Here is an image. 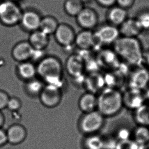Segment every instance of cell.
<instances>
[{
    "instance_id": "6da1fadb",
    "label": "cell",
    "mask_w": 149,
    "mask_h": 149,
    "mask_svg": "<svg viewBox=\"0 0 149 149\" xmlns=\"http://www.w3.org/2000/svg\"><path fill=\"white\" fill-rule=\"evenodd\" d=\"M113 49L120 60L130 66H142L145 51L138 37L120 36L113 45Z\"/></svg>"
},
{
    "instance_id": "d6a6232c",
    "label": "cell",
    "mask_w": 149,
    "mask_h": 149,
    "mask_svg": "<svg viewBox=\"0 0 149 149\" xmlns=\"http://www.w3.org/2000/svg\"><path fill=\"white\" fill-rule=\"evenodd\" d=\"M21 107V102L17 97H13L9 98L7 108L13 112L17 111Z\"/></svg>"
},
{
    "instance_id": "8fae6325",
    "label": "cell",
    "mask_w": 149,
    "mask_h": 149,
    "mask_svg": "<svg viewBox=\"0 0 149 149\" xmlns=\"http://www.w3.org/2000/svg\"><path fill=\"white\" fill-rule=\"evenodd\" d=\"M54 35L57 42L65 48L72 46L74 44L76 34L70 25L59 24Z\"/></svg>"
},
{
    "instance_id": "f546056e",
    "label": "cell",
    "mask_w": 149,
    "mask_h": 149,
    "mask_svg": "<svg viewBox=\"0 0 149 149\" xmlns=\"http://www.w3.org/2000/svg\"><path fill=\"white\" fill-rule=\"evenodd\" d=\"M135 18L143 32L149 31V10L141 11Z\"/></svg>"
},
{
    "instance_id": "f1b7e54d",
    "label": "cell",
    "mask_w": 149,
    "mask_h": 149,
    "mask_svg": "<svg viewBox=\"0 0 149 149\" xmlns=\"http://www.w3.org/2000/svg\"><path fill=\"white\" fill-rule=\"evenodd\" d=\"M44 87L42 81L35 78L28 81L26 86L28 93L33 95H40Z\"/></svg>"
},
{
    "instance_id": "9a60e30c",
    "label": "cell",
    "mask_w": 149,
    "mask_h": 149,
    "mask_svg": "<svg viewBox=\"0 0 149 149\" xmlns=\"http://www.w3.org/2000/svg\"><path fill=\"white\" fill-rule=\"evenodd\" d=\"M84 86L87 91L97 95L106 87L104 75L100 72L88 73V76H86Z\"/></svg>"
},
{
    "instance_id": "44dd1931",
    "label": "cell",
    "mask_w": 149,
    "mask_h": 149,
    "mask_svg": "<svg viewBox=\"0 0 149 149\" xmlns=\"http://www.w3.org/2000/svg\"><path fill=\"white\" fill-rule=\"evenodd\" d=\"M8 142L13 145H18L23 142L27 136V131L19 124L11 126L6 131Z\"/></svg>"
},
{
    "instance_id": "ab89813d",
    "label": "cell",
    "mask_w": 149,
    "mask_h": 149,
    "mask_svg": "<svg viewBox=\"0 0 149 149\" xmlns=\"http://www.w3.org/2000/svg\"><path fill=\"white\" fill-rule=\"evenodd\" d=\"M4 116L2 113L1 112V110H0V128H2V127L3 126V125L4 124Z\"/></svg>"
},
{
    "instance_id": "7c38bea8",
    "label": "cell",
    "mask_w": 149,
    "mask_h": 149,
    "mask_svg": "<svg viewBox=\"0 0 149 149\" xmlns=\"http://www.w3.org/2000/svg\"><path fill=\"white\" fill-rule=\"evenodd\" d=\"M39 95L42 103L48 108L56 107L61 100V90L48 85L45 86Z\"/></svg>"
},
{
    "instance_id": "3957f363",
    "label": "cell",
    "mask_w": 149,
    "mask_h": 149,
    "mask_svg": "<svg viewBox=\"0 0 149 149\" xmlns=\"http://www.w3.org/2000/svg\"><path fill=\"white\" fill-rule=\"evenodd\" d=\"M36 68L37 74L46 85L61 89L64 84L63 66L58 59L54 57H45L40 61Z\"/></svg>"
},
{
    "instance_id": "4316f807",
    "label": "cell",
    "mask_w": 149,
    "mask_h": 149,
    "mask_svg": "<svg viewBox=\"0 0 149 149\" xmlns=\"http://www.w3.org/2000/svg\"><path fill=\"white\" fill-rule=\"evenodd\" d=\"M58 25V22L55 18L47 16L42 18L39 29L47 35H50L55 33Z\"/></svg>"
},
{
    "instance_id": "8992f818",
    "label": "cell",
    "mask_w": 149,
    "mask_h": 149,
    "mask_svg": "<svg viewBox=\"0 0 149 149\" xmlns=\"http://www.w3.org/2000/svg\"><path fill=\"white\" fill-rule=\"evenodd\" d=\"M94 32L97 45L101 46H113L120 36L118 27L109 23L102 25Z\"/></svg>"
},
{
    "instance_id": "60d3db41",
    "label": "cell",
    "mask_w": 149,
    "mask_h": 149,
    "mask_svg": "<svg viewBox=\"0 0 149 149\" xmlns=\"http://www.w3.org/2000/svg\"><path fill=\"white\" fill-rule=\"evenodd\" d=\"M10 1H13V2H16L17 1H20V0H10Z\"/></svg>"
},
{
    "instance_id": "2e32d148",
    "label": "cell",
    "mask_w": 149,
    "mask_h": 149,
    "mask_svg": "<svg viewBox=\"0 0 149 149\" xmlns=\"http://www.w3.org/2000/svg\"><path fill=\"white\" fill-rule=\"evenodd\" d=\"M128 17V10L116 5L108 8L106 13L108 23L118 27H120Z\"/></svg>"
},
{
    "instance_id": "603a6c76",
    "label": "cell",
    "mask_w": 149,
    "mask_h": 149,
    "mask_svg": "<svg viewBox=\"0 0 149 149\" xmlns=\"http://www.w3.org/2000/svg\"><path fill=\"white\" fill-rule=\"evenodd\" d=\"M17 72L21 78L26 81L34 79L37 74V68L31 62H21L17 67Z\"/></svg>"
},
{
    "instance_id": "f35d334b",
    "label": "cell",
    "mask_w": 149,
    "mask_h": 149,
    "mask_svg": "<svg viewBox=\"0 0 149 149\" xmlns=\"http://www.w3.org/2000/svg\"><path fill=\"white\" fill-rule=\"evenodd\" d=\"M143 91V93H144V95H145L146 101H149V87H147L144 90V91Z\"/></svg>"
},
{
    "instance_id": "4fadbf2b",
    "label": "cell",
    "mask_w": 149,
    "mask_h": 149,
    "mask_svg": "<svg viewBox=\"0 0 149 149\" xmlns=\"http://www.w3.org/2000/svg\"><path fill=\"white\" fill-rule=\"evenodd\" d=\"M97 61L102 68L116 70L120 65V59L113 49H104L98 53Z\"/></svg>"
},
{
    "instance_id": "cb8c5ba5",
    "label": "cell",
    "mask_w": 149,
    "mask_h": 149,
    "mask_svg": "<svg viewBox=\"0 0 149 149\" xmlns=\"http://www.w3.org/2000/svg\"><path fill=\"white\" fill-rule=\"evenodd\" d=\"M133 118L139 126L149 127V104L145 103L134 111Z\"/></svg>"
},
{
    "instance_id": "d6986e66",
    "label": "cell",
    "mask_w": 149,
    "mask_h": 149,
    "mask_svg": "<svg viewBox=\"0 0 149 149\" xmlns=\"http://www.w3.org/2000/svg\"><path fill=\"white\" fill-rule=\"evenodd\" d=\"M42 18L34 11H27L23 13L21 24L25 29L29 31H36L40 29Z\"/></svg>"
},
{
    "instance_id": "ac0fdd59",
    "label": "cell",
    "mask_w": 149,
    "mask_h": 149,
    "mask_svg": "<svg viewBox=\"0 0 149 149\" xmlns=\"http://www.w3.org/2000/svg\"><path fill=\"white\" fill-rule=\"evenodd\" d=\"M118 29L120 36L123 37H138L143 32L135 17H129Z\"/></svg>"
},
{
    "instance_id": "d4e9b609",
    "label": "cell",
    "mask_w": 149,
    "mask_h": 149,
    "mask_svg": "<svg viewBox=\"0 0 149 149\" xmlns=\"http://www.w3.org/2000/svg\"><path fill=\"white\" fill-rule=\"evenodd\" d=\"M132 139L141 148L149 143V127L137 125L132 132Z\"/></svg>"
},
{
    "instance_id": "30bf717a",
    "label": "cell",
    "mask_w": 149,
    "mask_h": 149,
    "mask_svg": "<svg viewBox=\"0 0 149 149\" xmlns=\"http://www.w3.org/2000/svg\"><path fill=\"white\" fill-rule=\"evenodd\" d=\"M65 68L70 76L76 79L84 75L85 60L79 54H72L66 60Z\"/></svg>"
},
{
    "instance_id": "7402d4cb",
    "label": "cell",
    "mask_w": 149,
    "mask_h": 149,
    "mask_svg": "<svg viewBox=\"0 0 149 149\" xmlns=\"http://www.w3.org/2000/svg\"><path fill=\"white\" fill-rule=\"evenodd\" d=\"M29 42L35 49L44 50L49 44V35L39 29L32 32L29 37Z\"/></svg>"
},
{
    "instance_id": "836d02e7",
    "label": "cell",
    "mask_w": 149,
    "mask_h": 149,
    "mask_svg": "<svg viewBox=\"0 0 149 149\" xmlns=\"http://www.w3.org/2000/svg\"><path fill=\"white\" fill-rule=\"evenodd\" d=\"M9 97L8 94L3 91L0 90V110L4 109L7 108Z\"/></svg>"
},
{
    "instance_id": "74e56055",
    "label": "cell",
    "mask_w": 149,
    "mask_h": 149,
    "mask_svg": "<svg viewBox=\"0 0 149 149\" xmlns=\"http://www.w3.org/2000/svg\"><path fill=\"white\" fill-rule=\"evenodd\" d=\"M143 63L146 64V66L149 68V50L144 52Z\"/></svg>"
},
{
    "instance_id": "83f0119b",
    "label": "cell",
    "mask_w": 149,
    "mask_h": 149,
    "mask_svg": "<svg viewBox=\"0 0 149 149\" xmlns=\"http://www.w3.org/2000/svg\"><path fill=\"white\" fill-rule=\"evenodd\" d=\"M84 4L81 0H66L64 3V10L69 15L76 17L85 7Z\"/></svg>"
},
{
    "instance_id": "1f68e13d",
    "label": "cell",
    "mask_w": 149,
    "mask_h": 149,
    "mask_svg": "<svg viewBox=\"0 0 149 149\" xmlns=\"http://www.w3.org/2000/svg\"><path fill=\"white\" fill-rule=\"evenodd\" d=\"M132 132L127 128H121L116 133V139L118 141H124L132 139Z\"/></svg>"
},
{
    "instance_id": "52a82bcc",
    "label": "cell",
    "mask_w": 149,
    "mask_h": 149,
    "mask_svg": "<svg viewBox=\"0 0 149 149\" xmlns=\"http://www.w3.org/2000/svg\"><path fill=\"white\" fill-rule=\"evenodd\" d=\"M128 83L129 88L144 91L149 84V70L143 66L136 67L130 72Z\"/></svg>"
},
{
    "instance_id": "484cf974",
    "label": "cell",
    "mask_w": 149,
    "mask_h": 149,
    "mask_svg": "<svg viewBox=\"0 0 149 149\" xmlns=\"http://www.w3.org/2000/svg\"><path fill=\"white\" fill-rule=\"evenodd\" d=\"M104 137L97 134L86 135L83 141L85 149H104Z\"/></svg>"
},
{
    "instance_id": "5bb4252c",
    "label": "cell",
    "mask_w": 149,
    "mask_h": 149,
    "mask_svg": "<svg viewBox=\"0 0 149 149\" xmlns=\"http://www.w3.org/2000/svg\"><path fill=\"white\" fill-rule=\"evenodd\" d=\"M74 44L80 50L89 51L97 45L95 32L93 30H84L76 35Z\"/></svg>"
},
{
    "instance_id": "9c48e42d",
    "label": "cell",
    "mask_w": 149,
    "mask_h": 149,
    "mask_svg": "<svg viewBox=\"0 0 149 149\" xmlns=\"http://www.w3.org/2000/svg\"><path fill=\"white\" fill-rule=\"evenodd\" d=\"M124 106L134 111L146 103L143 91L129 88L123 93Z\"/></svg>"
},
{
    "instance_id": "277c9868",
    "label": "cell",
    "mask_w": 149,
    "mask_h": 149,
    "mask_svg": "<svg viewBox=\"0 0 149 149\" xmlns=\"http://www.w3.org/2000/svg\"><path fill=\"white\" fill-rule=\"evenodd\" d=\"M105 118L97 110L83 113L78 123L79 130L85 135L97 134L105 124Z\"/></svg>"
},
{
    "instance_id": "ffe728a7",
    "label": "cell",
    "mask_w": 149,
    "mask_h": 149,
    "mask_svg": "<svg viewBox=\"0 0 149 149\" xmlns=\"http://www.w3.org/2000/svg\"><path fill=\"white\" fill-rule=\"evenodd\" d=\"M97 95L87 91L81 95L79 102V109L83 113L97 110Z\"/></svg>"
},
{
    "instance_id": "ba28073f",
    "label": "cell",
    "mask_w": 149,
    "mask_h": 149,
    "mask_svg": "<svg viewBox=\"0 0 149 149\" xmlns=\"http://www.w3.org/2000/svg\"><path fill=\"white\" fill-rule=\"evenodd\" d=\"M76 17L78 25L84 30H93L97 28L99 22L97 12L89 7H85Z\"/></svg>"
},
{
    "instance_id": "5b68a950",
    "label": "cell",
    "mask_w": 149,
    "mask_h": 149,
    "mask_svg": "<svg viewBox=\"0 0 149 149\" xmlns=\"http://www.w3.org/2000/svg\"><path fill=\"white\" fill-rule=\"evenodd\" d=\"M21 8L10 0L0 2V21L6 26H14L21 22L23 15Z\"/></svg>"
},
{
    "instance_id": "e575fe53",
    "label": "cell",
    "mask_w": 149,
    "mask_h": 149,
    "mask_svg": "<svg viewBox=\"0 0 149 149\" xmlns=\"http://www.w3.org/2000/svg\"><path fill=\"white\" fill-rule=\"evenodd\" d=\"M136 0H116V5L128 10L132 7Z\"/></svg>"
},
{
    "instance_id": "e0dca14e",
    "label": "cell",
    "mask_w": 149,
    "mask_h": 149,
    "mask_svg": "<svg viewBox=\"0 0 149 149\" xmlns=\"http://www.w3.org/2000/svg\"><path fill=\"white\" fill-rule=\"evenodd\" d=\"M34 48L29 42H19L15 45L12 50V56L19 62L27 61L31 59Z\"/></svg>"
},
{
    "instance_id": "4dcf8cb0",
    "label": "cell",
    "mask_w": 149,
    "mask_h": 149,
    "mask_svg": "<svg viewBox=\"0 0 149 149\" xmlns=\"http://www.w3.org/2000/svg\"><path fill=\"white\" fill-rule=\"evenodd\" d=\"M142 148L132 139L118 141L115 149H142Z\"/></svg>"
},
{
    "instance_id": "7a4b0ae2",
    "label": "cell",
    "mask_w": 149,
    "mask_h": 149,
    "mask_svg": "<svg viewBox=\"0 0 149 149\" xmlns=\"http://www.w3.org/2000/svg\"><path fill=\"white\" fill-rule=\"evenodd\" d=\"M97 97V110L105 118L116 116L124 107L123 93L118 88L105 87Z\"/></svg>"
},
{
    "instance_id": "d590c367",
    "label": "cell",
    "mask_w": 149,
    "mask_h": 149,
    "mask_svg": "<svg viewBox=\"0 0 149 149\" xmlns=\"http://www.w3.org/2000/svg\"><path fill=\"white\" fill-rule=\"evenodd\" d=\"M100 6L109 8L116 5V0H95Z\"/></svg>"
},
{
    "instance_id": "8d00e7d4",
    "label": "cell",
    "mask_w": 149,
    "mask_h": 149,
    "mask_svg": "<svg viewBox=\"0 0 149 149\" xmlns=\"http://www.w3.org/2000/svg\"><path fill=\"white\" fill-rule=\"evenodd\" d=\"M8 143L6 131H5L2 129L0 128V147L5 145Z\"/></svg>"
}]
</instances>
